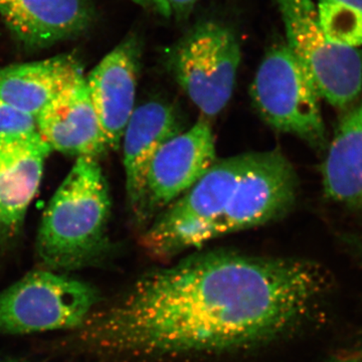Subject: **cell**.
Wrapping results in <instances>:
<instances>
[{
	"instance_id": "obj_2",
	"label": "cell",
	"mask_w": 362,
	"mask_h": 362,
	"mask_svg": "<svg viewBox=\"0 0 362 362\" xmlns=\"http://www.w3.org/2000/svg\"><path fill=\"white\" fill-rule=\"evenodd\" d=\"M110 209L99 159H76L42 214L35 243L42 268L66 274L100 265L110 251Z\"/></svg>"
},
{
	"instance_id": "obj_1",
	"label": "cell",
	"mask_w": 362,
	"mask_h": 362,
	"mask_svg": "<svg viewBox=\"0 0 362 362\" xmlns=\"http://www.w3.org/2000/svg\"><path fill=\"white\" fill-rule=\"evenodd\" d=\"M325 286L322 269L292 258L214 251L145 274L52 343L66 356L123 361L252 346L296 325Z\"/></svg>"
},
{
	"instance_id": "obj_17",
	"label": "cell",
	"mask_w": 362,
	"mask_h": 362,
	"mask_svg": "<svg viewBox=\"0 0 362 362\" xmlns=\"http://www.w3.org/2000/svg\"><path fill=\"white\" fill-rule=\"evenodd\" d=\"M319 23L328 39L343 47H362V0H319Z\"/></svg>"
},
{
	"instance_id": "obj_3",
	"label": "cell",
	"mask_w": 362,
	"mask_h": 362,
	"mask_svg": "<svg viewBox=\"0 0 362 362\" xmlns=\"http://www.w3.org/2000/svg\"><path fill=\"white\" fill-rule=\"evenodd\" d=\"M102 301L99 290L89 283L37 269L0 292V337L69 332Z\"/></svg>"
},
{
	"instance_id": "obj_23",
	"label": "cell",
	"mask_w": 362,
	"mask_h": 362,
	"mask_svg": "<svg viewBox=\"0 0 362 362\" xmlns=\"http://www.w3.org/2000/svg\"><path fill=\"white\" fill-rule=\"evenodd\" d=\"M0 362H25V361H11V359H0Z\"/></svg>"
},
{
	"instance_id": "obj_14",
	"label": "cell",
	"mask_w": 362,
	"mask_h": 362,
	"mask_svg": "<svg viewBox=\"0 0 362 362\" xmlns=\"http://www.w3.org/2000/svg\"><path fill=\"white\" fill-rule=\"evenodd\" d=\"M0 18L23 47L42 49L86 32L94 8L90 0H0Z\"/></svg>"
},
{
	"instance_id": "obj_16",
	"label": "cell",
	"mask_w": 362,
	"mask_h": 362,
	"mask_svg": "<svg viewBox=\"0 0 362 362\" xmlns=\"http://www.w3.org/2000/svg\"><path fill=\"white\" fill-rule=\"evenodd\" d=\"M322 177L328 197L362 207V99L340 121L324 160Z\"/></svg>"
},
{
	"instance_id": "obj_22",
	"label": "cell",
	"mask_w": 362,
	"mask_h": 362,
	"mask_svg": "<svg viewBox=\"0 0 362 362\" xmlns=\"http://www.w3.org/2000/svg\"><path fill=\"white\" fill-rule=\"evenodd\" d=\"M138 6L145 7V8H153V1L152 0H131Z\"/></svg>"
},
{
	"instance_id": "obj_8",
	"label": "cell",
	"mask_w": 362,
	"mask_h": 362,
	"mask_svg": "<svg viewBox=\"0 0 362 362\" xmlns=\"http://www.w3.org/2000/svg\"><path fill=\"white\" fill-rule=\"evenodd\" d=\"M297 187L296 173L282 152L254 153L223 213L204 233V244L282 218L296 201Z\"/></svg>"
},
{
	"instance_id": "obj_15",
	"label": "cell",
	"mask_w": 362,
	"mask_h": 362,
	"mask_svg": "<svg viewBox=\"0 0 362 362\" xmlns=\"http://www.w3.org/2000/svg\"><path fill=\"white\" fill-rule=\"evenodd\" d=\"M82 75L73 54L4 66L0 69V98L35 119Z\"/></svg>"
},
{
	"instance_id": "obj_10",
	"label": "cell",
	"mask_w": 362,
	"mask_h": 362,
	"mask_svg": "<svg viewBox=\"0 0 362 362\" xmlns=\"http://www.w3.org/2000/svg\"><path fill=\"white\" fill-rule=\"evenodd\" d=\"M52 149L37 130L0 135V240L20 232Z\"/></svg>"
},
{
	"instance_id": "obj_4",
	"label": "cell",
	"mask_w": 362,
	"mask_h": 362,
	"mask_svg": "<svg viewBox=\"0 0 362 362\" xmlns=\"http://www.w3.org/2000/svg\"><path fill=\"white\" fill-rule=\"evenodd\" d=\"M235 33L202 21L166 51L165 64L190 101L207 117L218 115L232 98L240 63Z\"/></svg>"
},
{
	"instance_id": "obj_21",
	"label": "cell",
	"mask_w": 362,
	"mask_h": 362,
	"mask_svg": "<svg viewBox=\"0 0 362 362\" xmlns=\"http://www.w3.org/2000/svg\"><path fill=\"white\" fill-rule=\"evenodd\" d=\"M331 362H362V354H351V356L339 357Z\"/></svg>"
},
{
	"instance_id": "obj_18",
	"label": "cell",
	"mask_w": 362,
	"mask_h": 362,
	"mask_svg": "<svg viewBox=\"0 0 362 362\" xmlns=\"http://www.w3.org/2000/svg\"><path fill=\"white\" fill-rule=\"evenodd\" d=\"M37 130L35 119L18 111L0 98V135Z\"/></svg>"
},
{
	"instance_id": "obj_11",
	"label": "cell",
	"mask_w": 362,
	"mask_h": 362,
	"mask_svg": "<svg viewBox=\"0 0 362 362\" xmlns=\"http://www.w3.org/2000/svg\"><path fill=\"white\" fill-rule=\"evenodd\" d=\"M139 59V42L135 37H128L86 78L108 149L119 148L135 110Z\"/></svg>"
},
{
	"instance_id": "obj_13",
	"label": "cell",
	"mask_w": 362,
	"mask_h": 362,
	"mask_svg": "<svg viewBox=\"0 0 362 362\" xmlns=\"http://www.w3.org/2000/svg\"><path fill=\"white\" fill-rule=\"evenodd\" d=\"M182 132L171 105L150 101L136 107L122 137L128 204L137 223H144L145 188L151 161L171 138Z\"/></svg>"
},
{
	"instance_id": "obj_7",
	"label": "cell",
	"mask_w": 362,
	"mask_h": 362,
	"mask_svg": "<svg viewBox=\"0 0 362 362\" xmlns=\"http://www.w3.org/2000/svg\"><path fill=\"white\" fill-rule=\"evenodd\" d=\"M284 23L286 44L311 78L317 94L345 108L362 89V52L328 39L312 0H276Z\"/></svg>"
},
{
	"instance_id": "obj_6",
	"label": "cell",
	"mask_w": 362,
	"mask_h": 362,
	"mask_svg": "<svg viewBox=\"0 0 362 362\" xmlns=\"http://www.w3.org/2000/svg\"><path fill=\"white\" fill-rule=\"evenodd\" d=\"M252 104L268 125L320 148L326 141L319 96L286 42L267 52L251 86Z\"/></svg>"
},
{
	"instance_id": "obj_20",
	"label": "cell",
	"mask_w": 362,
	"mask_h": 362,
	"mask_svg": "<svg viewBox=\"0 0 362 362\" xmlns=\"http://www.w3.org/2000/svg\"><path fill=\"white\" fill-rule=\"evenodd\" d=\"M152 1H153L154 11L160 13L161 16H165V18H169V16H170V13H169L168 6H166L165 1H164V0H152Z\"/></svg>"
},
{
	"instance_id": "obj_12",
	"label": "cell",
	"mask_w": 362,
	"mask_h": 362,
	"mask_svg": "<svg viewBox=\"0 0 362 362\" xmlns=\"http://www.w3.org/2000/svg\"><path fill=\"white\" fill-rule=\"evenodd\" d=\"M35 125L52 152L99 159L108 149L84 75L40 112Z\"/></svg>"
},
{
	"instance_id": "obj_5",
	"label": "cell",
	"mask_w": 362,
	"mask_h": 362,
	"mask_svg": "<svg viewBox=\"0 0 362 362\" xmlns=\"http://www.w3.org/2000/svg\"><path fill=\"white\" fill-rule=\"evenodd\" d=\"M254 153L240 154L216 164L178 197L141 235V245L154 258L170 259L204 245V233L221 216Z\"/></svg>"
},
{
	"instance_id": "obj_19",
	"label": "cell",
	"mask_w": 362,
	"mask_h": 362,
	"mask_svg": "<svg viewBox=\"0 0 362 362\" xmlns=\"http://www.w3.org/2000/svg\"><path fill=\"white\" fill-rule=\"evenodd\" d=\"M171 16L182 18L187 16L199 0H164Z\"/></svg>"
},
{
	"instance_id": "obj_9",
	"label": "cell",
	"mask_w": 362,
	"mask_h": 362,
	"mask_svg": "<svg viewBox=\"0 0 362 362\" xmlns=\"http://www.w3.org/2000/svg\"><path fill=\"white\" fill-rule=\"evenodd\" d=\"M216 162L213 129L204 119L169 139L147 173L144 223L194 187Z\"/></svg>"
}]
</instances>
